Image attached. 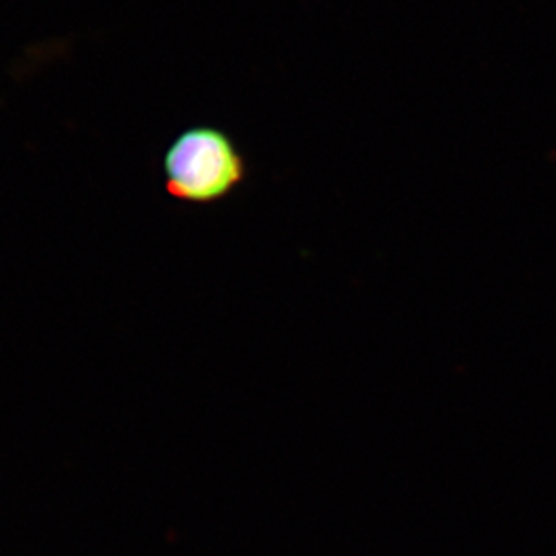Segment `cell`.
Segmentation results:
<instances>
[{
	"label": "cell",
	"instance_id": "1",
	"mask_svg": "<svg viewBox=\"0 0 556 556\" xmlns=\"http://www.w3.org/2000/svg\"><path fill=\"white\" fill-rule=\"evenodd\" d=\"M164 188L188 204H215L248 180V163L226 131L193 126L164 153Z\"/></svg>",
	"mask_w": 556,
	"mask_h": 556
}]
</instances>
